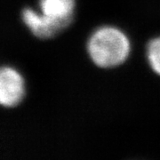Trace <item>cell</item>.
Returning a JSON list of instances; mask_svg holds the SVG:
<instances>
[{
  "instance_id": "3",
  "label": "cell",
  "mask_w": 160,
  "mask_h": 160,
  "mask_svg": "<svg viewBox=\"0 0 160 160\" xmlns=\"http://www.w3.org/2000/svg\"><path fill=\"white\" fill-rule=\"evenodd\" d=\"M25 94L22 76L17 69L3 66L0 69V104L4 108H13L22 102Z\"/></svg>"
},
{
  "instance_id": "5",
  "label": "cell",
  "mask_w": 160,
  "mask_h": 160,
  "mask_svg": "<svg viewBox=\"0 0 160 160\" xmlns=\"http://www.w3.org/2000/svg\"><path fill=\"white\" fill-rule=\"evenodd\" d=\"M146 57L150 69L160 77V36L149 41L146 46Z\"/></svg>"
},
{
  "instance_id": "2",
  "label": "cell",
  "mask_w": 160,
  "mask_h": 160,
  "mask_svg": "<svg viewBox=\"0 0 160 160\" xmlns=\"http://www.w3.org/2000/svg\"><path fill=\"white\" fill-rule=\"evenodd\" d=\"M21 16L22 22L29 29L30 33L39 39H49L54 38L72 23L50 19L31 7L23 8Z\"/></svg>"
},
{
  "instance_id": "4",
  "label": "cell",
  "mask_w": 160,
  "mask_h": 160,
  "mask_svg": "<svg viewBox=\"0 0 160 160\" xmlns=\"http://www.w3.org/2000/svg\"><path fill=\"white\" fill-rule=\"evenodd\" d=\"M75 0H38V11L46 17L72 22Z\"/></svg>"
},
{
  "instance_id": "1",
  "label": "cell",
  "mask_w": 160,
  "mask_h": 160,
  "mask_svg": "<svg viewBox=\"0 0 160 160\" xmlns=\"http://www.w3.org/2000/svg\"><path fill=\"white\" fill-rule=\"evenodd\" d=\"M87 54L95 66L112 69L126 62L131 52V42L126 34L117 27H99L88 38Z\"/></svg>"
}]
</instances>
